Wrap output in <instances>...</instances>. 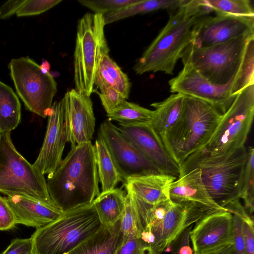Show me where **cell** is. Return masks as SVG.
Returning <instances> with one entry per match:
<instances>
[{
    "label": "cell",
    "mask_w": 254,
    "mask_h": 254,
    "mask_svg": "<svg viewBox=\"0 0 254 254\" xmlns=\"http://www.w3.org/2000/svg\"><path fill=\"white\" fill-rule=\"evenodd\" d=\"M99 181L94 146L88 142L71 148L46 181L53 203L64 212L92 203L100 193Z\"/></svg>",
    "instance_id": "cell-1"
},
{
    "label": "cell",
    "mask_w": 254,
    "mask_h": 254,
    "mask_svg": "<svg viewBox=\"0 0 254 254\" xmlns=\"http://www.w3.org/2000/svg\"><path fill=\"white\" fill-rule=\"evenodd\" d=\"M209 13L199 0H185L170 14L166 24L137 61L133 66L135 72L160 71L172 75L178 61L192 43L194 26Z\"/></svg>",
    "instance_id": "cell-2"
},
{
    "label": "cell",
    "mask_w": 254,
    "mask_h": 254,
    "mask_svg": "<svg viewBox=\"0 0 254 254\" xmlns=\"http://www.w3.org/2000/svg\"><path fill=\"white\" fill-rule=\"evenodd\" d=\"M102 226L92 203L62 212L32 234L33 254H67Z\"/></svg>",
    "instance_id": "cell-3"
},
{
    "label": "cell",
    "mask_w": 254,
    "mask_h": 254,
    "mask_svg": "<svg viewBox=\"0 0 254 254\" xmlns=\"http://www.w3.org/2000/svg\"><path fill=\"white\" fill-rule=\"evenodd\" d=\"M247 156L245 146L228 155L218 157L193 154L180 165L179 177L193 168H199L211 197L218 205L225 208L230 202L240 199Z\"/></svg>",
    "instance_id": "cell-4"
},
{
    "label": "cell",
    "mask_w": 254,
    "mask_h": 254,
    "mask_svg": "<svg viewBox=\"0 0 254 254\" xmlns=\"http://www.w3.org/2000/svg\"><path fill=\"white\" fill-rule=\"evenodd\" d=\"M222 115L208 103L185 96L182 115L167 135L165 147L179 167L207 141Z\"/></svg>",
    "instance_id": "cell-5"
},
{
    "label": "cell",
    "mask_w": 254,
    "mask_h": 254,
    "mask_svg": "<svg viewBox=\"0 0 254 254\" xmlns=\"http://www.w3.org/2000/svg\"><path fill=\"white\" fill-rule=\"evenodd\" d=\"M105 25L103 14L89 12L77 23L73 55L74 89L87 96L93 92L96 71L110 52Z\"/></svg>",
    "instance_id": "cell-6"
},
{
    "label": "cell",
    "mask_w": 254,
    "mask_h": 254,
    "mask_svg": "<svg viewBox=\"0 0 254 254\" xmlns=\"http://www.w3.org/2000/svg\"><path fill=\"white\" fill-rule=\"evenodd\" d=\"M254 115V83L236 95L230 107L222 115L209 139L192 154L218 157L245 146Z\"/></svg>",
    "instance_id": "cell-7"
},
{
    "label": "cell",
    "mask_w": 254,
    "mask_h": 254,
    "mask_svg": "<svg viewBox=\"0 0 254 254\" xmlns=\"http://www.w3.org/2000/svg\"><path fill=\"white\" fill-rule=\"evenodd\" d=\"M0 192L29 197L56 207L44 175L17 150L10 132L0 133Z\"/></svg>",
    "instance_id": "cell-8"
},
{
    "label": "cell",
    "mask_w": 254,
    "mask_h": 254,
    "mask_svg": "<svg viewBox=\"0 0 254 254\" xmlns=\"http://www.w3.org/2000/svg\"><path fill=\"white\" fill-rule=\"evenodd\" d=\"M252 32L227 42L206 47L190 44L184 52L182 62H187L212 84L225 85L236 75Z\"/></svg>",
    "instance_id": "cell-9"
},
{
    "label": "cell",
    "mask_w": 254,
    "mask_h": 254,
    "mask_svg": "<svg viewBox=\"0 0 254 254\" xmlns=\"http://www.w3.org/2000/svg\"><path fill=\"white\" fill-rule=\"evenodd\" d=\"M17 94L29 111L45 118L57 91L50 72L28 56L12 59L8 64Z\"/></svg>",
    "instance_id": "cell-10"
},
{
    "label": "cell",
    "mask_w": 254,
    "mask_h": 254,
    "mask_svg": "<svg viewBox=\"0 0 254 254\" xmlns=\"http://www.w3.org/2000/svg\"><path fill=\"white\" fill-rule=\"evenodd\" d=\"M98 137L106 145L124 181L131 177L163 174L110 121L101 124Z\"/></svg>",
    "instance_id": "cell-11"
},
{
    "label": "cell",
    "mask_w": 254,
    "mask_h": 254,
    "mask_svg": "<svg viewBox=\"0 0 254 254\" xmlns=\"http://www.w3.org/2000/svg\"><path fill=\"white\" fill-rule=\"evenodd\" d=\"M183 68L169 81L170 91L194 97L213 106L223 115L236 96L231 94L233 79L225 85H215L200 74L190 63L183 62Z\"/></svg>",
    "instance_id": "cell-12"
},
{
    "label": "cell",
    "mask_w": 254,
    "mask_h": 254,
    "mask_svg": "<svg viewBox=\"0 0 254 254\" xmlns=\"http://www.w3.org/2000/svg\"><path fill=\"white\" fill-rule=\"evenodd\" d=\"M254 32V18L230 15H205L193 28V45L206 47Z\"/></svg>",
    "instance_id": "cell-13"
},
{
    "label": "cell",
    "mask_w": 254,
    "mask_h": 254,
    "mask_svg": "<svg viewBox=\"0 0 254 254\" xmlns=\"http://www.w3.org/2000/svg\"><path fill=\"white\" fill-rule=\"evenodd\" d=\"M233 216L225 210L213 211L195 223L190 232L193 254H204L233 244Z\"/></svg>",
    "instance_id": "cell-14"
},
{
    "label": "cell",
    "mask_w": 254,
    "mask_h": 254,
    "mask_svg": "<svg viewBox=\"0 0 254 254\" xmlns=\"http://www.w3.org/2000/svg\"><path fill=\"white\" fill-rule=\"evenodd\" d=\"M66 141L71 148L91 142L95 128L93 103L74 88L67 91L63 98Z\"/></svg>",
    "instance_id": "cell-15"
},
{
    "label": "cell",
    "mask_w": 254,
    "mask_h": 254,
    "mask_svg": "<svg viewBox=\"0 0 254 254\" xmlns=\"http://www.w3.org/2000/svg\"><path fill=\"white\" fill-rule=\"evenodd\" d=\"M47 129L43 143L33 164L43 175L55 172L62 161L66 141L63 100L54 102L48 115Z\"/></svg>",
    "instance_id": "cell-16"
},
{
    "label": "cell",
    "mask_w": 254,
    "mask_h": 254,
    "mask_svg": "<svg viewBox=\"0 0 254 254\" xmlns=\"http://www.w3.org/2000/svg\"><path fill=\"white\" fill-rule=\"evenodd\" d=\"M118 128L162 173L178 178L179 166L161 146L147 124L120 126Z\"/></svg>",
    "instance_id": "cell-17"
},
{
    "label": "cell",
    "mask_w": 254,
    "mask_h": 254,
    "mask_svg": "<svg viewBox=\"0 0 254 254\" xmlns=\"http://www.w3.org/2000/svg\"><path fill=\"white\" fill-rule=\"evenodd\" d=\"M213 211L215 210L189 202L173 203L163 221L155 251L162 254L185 229Z\"/></svg>",
    "instance_id": "cell-18"
},
{
    "label": "cell",
    "mask_w": 254,
    "mask_h": 254,
    "mask_svg": "<svg viewBox=\"0 0 254 254\" xmlns=\"http://www.w3.org/2000/svg\"><path fill=\"white\" fill-rule=\"evenodd\" d=\"M169 198L174 203L189 202L215 210L227 211L218 205L212 198L202 180L201 171L198 168L188 171L172 183Z\"/></svg>",
    "instance_id": "cell-19"
},
{
    "label": "cell",
    "mask_w": 254,
    "mask_h": 254,
    "mask_svg": "<svg viewBox=\"0 0 254 254\" xmlns=\"http://www.w3.org/2000/svg\"><path fill=\"white\" fill-rule=\"evenodd\" d=\"M13 211L16 223L36 229L58 219L62 212L57 207L22 195L5 197Z\"/></svg>",
    "instance_id": "cell-20"
},
{
    "label": "cell",
    "mask_w": 254,
    "mask_h": 254,
    "mask_svg": "<svg viewBox=\"0 0 254 254\" xmlns=\"http://www.w3.org/2000/svg\"><path fill=\"white\" fill-rule=\"evenodd\" d=\"M185 102V95L174 93L161 102L150 105L155 110L151 120L146 124L165 149L167 135L179 121Z\"/></svg>",
    "instance_id": "cell-21"
},
{
    "label": "cell",
    "mask_w": 254,
    "mask_h": 254,
    "mask_svg": "<svg viewBox=\"0 0 254 254\" xmlns=\"http://www.w3.org/2000/svg\"><path fill=\"white\" fill-rule=\"evenodd\" d=\"M177 178L164 174H151L131 177L125 181L127 192L141 201L155 205L169 199L172 183Z\"/></svg>",
    "instance_id": "cell-22"
},
{
    "label": "cell",
    "mask_w": 254,
    "mask_h": 254,
    "mask_svg": "<svg viewBox=\"0 0 254 254\" xmlns=\"http://www.w3.org/2000/svg\"><path fill=\"white\" fill-rule=\"evenodd\" d=\"M125 239L121 230V218L114 224L103 225L67 254H116Z\"/></svg>",
    "instance_id": "cell-23"
},
{
    "label": "cell",
    "mask_w": 254,
    "mask_h": 254,
    "mask_svg": "<svg viewBox=\"0 0 254 254\" xmlns=\"http://www.w3.org/2000/svg\"><path fill=\"white\" fill-rule=\"evenodd\" d=\"M126 194L120 189L102 191L92 204L103 225L114 224L120 219L124 212Z\"/></svg>",
    "instance_id": "cell-24"
},
{
    "label": "cell",
    "mask_w": 254,
    "mask_h": 254,
    "mask_svg": "<svg viewBox=\"0 0 254 254\" xmlns=\"http://www.w3.org/2000/svg\"><path fill=\"white\" fill-rule=\"evenodd\" d=\"M185 0H139L119 10L103 15L105 24L139 14L166 9L170 14L176 10Z\"/></svg>",
    "instance_id": "cell-25"
},
{
    "label": "cell",
    "mask_w": 254,
    "mask_h": 254,
    "mask_svg": "<svg viewBox=\"0 0 254 254\" xmlns=\"http://www.w3.org/2000/svg\"><path fill=\"white\" fill-rule=\"evenodd\" d=\"M21 119V104L13 89L0 80V133L11 132Z\"/></svg>",
    "instance_id": "cell-26"
},
{
    "label": "cell",
    "mask_w": 254,
    "mask_h": 254,
    "mask_svg": "<svg viewBox=\"0 0 254 254\" xmlns=\"http://www.w3.org/2000/svg\"><path fill=\"white\" fill-rule=\"evenodd\" d=\"M94 146L102 191L111 190L115 189L116 185L124 180L119 173L103 140L98 137Z\"/></svg>",
    "instance_id": "cell-27"
},
{
    "label": "cell",
    "mask_w": 254,
    "mask_h": 254,
    "mask_svg": "<svg viewBox=\"0 0 254 254\" xmlns=\"http://www.w3.org/2000/svg\"><path fill=\"white\" fill-rule=\"evenodd\" d=\"M154 114L153 110L124 101L118 107L107 113L109 121H115L120 126L134 125L149 123Z\"/></svg>",
    "instance_id": "cell-28"
},
{
    "label": "cell",
    "mask_w": 254,
    "mask_h": 254,
    "mask_svg": "<svg viewBox=\"0 0 254 254\" xmlns=\"http://www.w3.org/2000/svg\"><path fill=\"white\" fill-rule=\"evenodd\" d=\"M254 37L247 42L242 61L232 82L231 94L236 95L248 85L254 83Z\"/></svg>",
    "instance_id": "cell-29"
},
{
    "label": "cell",
    "mask_w": 254,
    "mask_h": 254,
    "mask_svg": "<svg viewBox=\"0 0 254 254\" xmlns=\"http://www.w3.org/2000/svg\"><path fill=\"white\" fill-rule=\"evenodd\" d=\"M200 4L216 14L254 18V10L249 0H199Z\"/></svg>",
    "instance_id": "cell-30"
},
{
    "label": "cell",
    "mask_w": 254,
    "mask_h": 254,
    "mask_svg": "<svg viewBox=\"0 0 254 254\" xmlns=\"http://www.w3.org/2000/svg\"><path fill=\"white\" fill-rule=\"evenodd\" d=\"M248 156L241 183L240 199L244 201V207L249 216L254 219V149L247 148Z\"/></svg>",
    "instance_id": "cell-31"
},
{
    "label": "cell",
    "mask_w": 254,
    "mask_h": 254,
    "mask_svg": "<svg viewBox=\"0 0 254 254\" xmlns=\"http://www.w3.org/2000/svg\"><path fill=\"white\" fill-rule=\"evenodd\" d=\"M121 230L125 239L139 238L143 231L134 198L128 192L126 194L125 208L121 218Z\"/></svg>",
    "instance_id": "cell-32"
},
{
    "label": "cell",
    "mask_w": 254,
    "mask_h": 254,
    "mask_svg": "<svg viewBox=\"0 0 254 254\" xmlns=\"http://www.w3.org/2000/svg\"><path fill=\"white\" fill-rule=\"evenodd\" d=\"M101 64L115 84L117 90L127 100L128 98L131 83L129 79L109 55L104 56Z\"/></svg>",
    "instance_id": "cell-33"
},
{
    "label": "cell",
    "mask_w": 254,
    "mask_h": 254,
    "mask_svg": "<svg viewBox=\"0 0 254 254\" xmlns=\"http://www.w3.org/2000/svg\"><path fill=\"white\" fill-rule=\"evenodd\" d=\"M139 0H79L82 5L94 13L105 14L137 2Z\"/></svg>",
    "instance_id": "cell-34"
},
{
    "label": "cell",
    "mask_w": 254,
    "mask_h": 254,
    "mask_svg": "<svg viewBox=\"0 0 254 254\" xmlns=\"http://www.w3.org/2000/svg\"><path fill=\"white\" fill-rule=\"evenodd\" d=\"M62 1V0H25L16 15L18 17L39 15Z\"/></svg>",
    "instance_id": "cell-35"
},
{
    "label": "cell",
    "mask_w": 254,
    "mask_h": 254,
    "mask_svg": "<svg viewBox=\"0 0 254 254\" xmlns=\"http://www.w3.org/2000/svg\"><path fill=\"white\" fill-rule=\"evenodd\" d=\"M116 254H161L140 238L126 239Z\"/></svg>",
    "instance_id": "cell-36"
},
{
    "label": "cell",
    "mask_w": 254,
    "mask_h": 254,
    "mask_svg": "<svg viewBox=\"0 0 254 254\" xmlns=\"http://www.w3.org/2000/svg\"><path fill=\"white\" fill-rule=\"evenodd\" d=\"M99 89L100 92L97 93L107 113L126 100L119 91L111 85L105 86Z\"/></svg>",
    "instance_id": "cell-37"
},
{
    "label": "cell",
    "mask_w": 254,
    "mask_h": 254,
    "mask_svg": "<svg viewBox=\"0 0 254 254\" xmlns=\"http://www.w3.org/2000/svg\"><path fill=\"white\" fill-rule=\"evenodd\" d=\"M1 254H33V242L32 237L12 240Z\"/></svg>",
    "instance_id": "cell-38"
},
{
    "label": "cell",
    "mask_w": 254,
    "mask_h": 254,
    "mask_svg": "<svg viewBox=\"0 0 254 254\" xmlns=\"http://www.w3.org/2000/svg\"><path fill=\"white\" fill-rule=\"evenodd\" d=\"M192 228L190 226L185 229L169 245L171 246L172 254H192L190 246V232Z\"/></svg>",
    "instance_id": "cell-39"
},
{
    "label": "cell",
    "mask_w": 254,
    "mask_h": 254,
    "mask_svg": "<svg viewBox=\"0 0 254 254\" xmlns=\"http://www.w3.org/2000/svg\"><path fill=\"white\" fill-rule=\"evenodd\" d=\"M16 224L14 214L5 197L0 195V230L12 229Z\"/></svg>",
    "instance_id": "cell-40"
},
{
    "label": "cell",
    "mask_w": 254,
    "mask_h": 254,
    "mask_svg": "<svg viewBox=\"0 0 254 254\" xmlns=\"http://www.w3.org/2000/svg\"><path fill=\"white\" fill-rule=\"evenodd\" d=\"M233 254H245L244 240L242 231V220L238 216L233 215Z\"/></svg>",
    "instance_id": "cell-41"
},
{
    "label": "cell",
    "mask_w": 254,
    "mask_h": 254,
    "mask_svg": "<svg viewBox=\"0 0 254 254\" xmlns=\"http://www.w3.org/2000/svg\"><path fill=\"white\" fill-rule=\"evenodd\" d=\"M245 254H254V224L242 221Z\"/></svg>",
    "instance_id": "cell-42"
},
{
    "label": "cell",
    "mask_w": 254,
    "mask_h": 254,
    "mask_svg": "<svg viewBox=\"0 0 254 254\" xmlns=\"http://www.w3.org/2000/svg\"><path fill=\"white\" fill-rule=\"evenodd\" d=\"M225 208L233 215L239 217L242 221L254 223V219L248 214L244 206L240 202V199H236L230 202L225 206Z\"/></svg>",
    "instance_id": "cell-43"
},
{
    "label": "cell",
    "mask_w": 254,
    "mask_h": 254,
    "mask_svg": "<svg viewBox=\"0 0 254 254\" xmlns=\"http://www.w3.org/2000/svg\"><path fill=\"white\" fill-rule=\"evenodd\" d=\"M25 0H9L0 7V19H6L16 12L24 3Z\"/></svg>",
    "instance_id": "cell-44"
},
{
    "label": "cell",
    "mask_w": 254,
    "mask_h": 254,
    "mask_svg": "<svg viewBox=\"0 0 254 254\" xmlns=\"http://www.w3.org/2000/svg\"><path fill=\"white\" fill-rule=\"evenodd\" d=\"M204 254H233V244L227 246L217 251Z\"/></svg>",
    "instance_id": "cell-45"
}]
</instances>
